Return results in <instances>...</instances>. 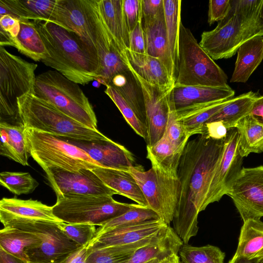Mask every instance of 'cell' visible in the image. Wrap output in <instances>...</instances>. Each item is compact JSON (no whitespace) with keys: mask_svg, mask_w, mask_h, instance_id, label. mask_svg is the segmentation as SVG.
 Instances as JSON below:
<instances>
[{"mask_svg":"<svg viewBox=\"0 0 263 263\" xmlns=\"http://www.w3.org/2000/svg\"><path fill=\"white\" fill-rule=\"evenodd\" d=\"M159 218L157 214L148 206L132 204V207L126 212L100 226L97 229L96 237L115 229Z\"/></svg>","mask_w":263,"mask_h":263,"instance_id":"38","label":"cell"},{"mask_svg":"<svg viewBox=\"0 0 263 263\" xmlns=\"http://www.w3.org/2000/svg\"><path fill=\"white\" fill-rule=\"evenodd\" d=\"M52 207L61 221L101 226L126 212L132 204L118 202L111 196L66 194L57 196Z\"/></svg>","mask_w":263,"mask_h":263,"instance_id":"9","label":"cell"},{"mask_svg":"<svg viewBox=\"0 0 263 263\" xmlns=\"http://www.w3.org/2000/svg\"><path fill=\"white\" fill-rule=\"evenodd\" d=\"M104 21L120 49L124 52L129 48V33L123 11V0H97Z\"/></svg>","mask_w":263,"mask_h":263,"instance_id":"29","label":"cell"},{"mask_svg":"<svg viewBox=\"0 0 263 263\" xmlns=\"http://www.w3.org/2000/svg\"><path fill=\"white\" fill-rule=\"evenodd\" d=\"M235 128L229 130L224 139L223 152L214 172L204 203V209L211 203L218 201L225 195L228 181L237 172L240 158L239 134Z\"/></svg>","mask_w":263,"mask_h":263,"instance_id":"17","label":"cell"},{"mask_svg":"<svg viewBox=\"0 0 263 263\" xmlns=\"http://www.w3.org/2000/svg\"><path fill=\"white\" fill-rule=\"evenodd\" d=\"M17 116L20 124L57 137L97 141L109 138L98 129L89 128L64 114L34 93H28L17 100Z\"/></svg>","mask_w":263,"mask_h":263,"instance_id":"4","label":"cell"},{"mask_svg":"<svg viewBox=\"0 0 263 263\" xmlns=\"http://www.w3.org/2000/svg\"><path fill=\"white\" fill-rule=\"evenodd\" d=\"M123 11L126 26L129 33L142 20L141 0H123Z\"/></svg>","mask_w":263,"mask_h":263,"instance_id":"45","label":"cell"},{"mask_svg":"<svg viewBox=\"0 0 263 263\" xmlns=\"http://www.w3.org/2000/svg\"><path fill=\"white\" fill-rule=\"evenodd\" d=\"M260 18H261L262 22L263 23V0H262V3L261 5V9H260Z\"/></svg>","mask_w":263,"mask_h":263,"instance_id":"59","label":"cell"},{"mask_svg":"<svg viewBox=\"0 0 263 263\" xmlns=\"http://www.w3.org/2000/svg\"><path fill=\"white\" fill-rule=\"evenodd\" d=\"M234 95V90L230 86H174L169 99L174 108L178 110L195 104L228 100Z\"/></svg>","mask_w":263,"mask_h":263,"instance_id":"21","label":"cell"},{"mask_svg":"<svg viewBox=\"0 0 263 263\" xmlns=\"http://www.w3.org/2000/svg\"><path fill=\"white\" fill-rule=\"evenodd\" d=\"M170 106L168 122L164 135L173 145L179 148H184L191 136L178 121L176 109L171 103Z\"/></svg>","mask_w":263,"mask_h":263,"instance_id":"44","label":"cell"},{"mask_svg":"<svg viewBox=\"0 0 263 263\" xmlns=\"http://www.w3.org/2000/svg\"><path fill=\"white\" fill-rule=\"evenodd\" d=\"M24 133L30 156L45 172L51 168L78 172L102 167L83 149L57 137L30 128H25Z\"/></svg>","mask_w":263,"mask_h":263,"instance_id":"7","label":"cell"},{"mask_svg":"<svg viewBox=\"0 0 263 263\" xmlns=\"http://www.w3.org/2000/svg\"><path fill=\"white\" fill-rule=\"evenodd\" d=\"M0 184L16 195L30 194L39 185L30 173L26 172H3L0 174Z\"/></svg>","mask_w":263,"mask_h":263,"instance_id":"40","label":"cell"},{"mask_svg":"<svg viewBox=\"0 0 263 263\" xmlns=\"http://www.w3.org/2000/svg\"><path fill=\"white\" fill-rule=\"evenodd\" d=\"M232 199L245 221L263 217V165L242 167L228 181L225 195Z\"/></svg>","mask_w":263,"mask_h":263,"instance_id":"12","label":"cell"},{"mask_svg":"<svg viewBox=\"0 0 263 263\" xmlns=\"http://www.w3.org/2000/svg\"><path fill=\"white\" fill-rule=\"evenodd\" d=\"M230 99L198 103L176 110L177 119L191 137L201 135L204 125Z\"/></svg>","mask_w":263,"mask_h":263,"instance_id":"27","label":"cell"},{"mask_svg":"<svg viewBox=\"0 0 263 263\" xmlns=\"http://www.w3.org/2000/svg\"><path fill=\"white\" fill-rule=\"evenodd\" d=\"M153 236L135 243L101 248L88 251L86 263H127L135 252L149 243Z\"/></svg>","mask_w":263,"mask_h":263,"instance_id":"35","label":"cell"},{"mask_svg":"<svg viewBox=\"0 0 263 263\" xmlns=\"http://www.w3.org/2000/svg\"><path fill=\"white\" fill-rule=\"evenodd\" d=\"M4 227H10L34 234L42 241L40 247L25 253L29 263H53L82 247L70 239L55 222L14 218L1 220Z\"/></svg>","mask_w":263,"mask_h":263,"instance_id":"10","label":"cell"},{"mask_svg":"<svg viewBox=\"0 0 263 263\" xmlns=\"http://www.w3.org/2000/svg\"><path fill=\"white\" fill-rule=\"evenodd\" d=\"M70 142L87 153L103 167L128 172L134 166L133 154L125 147L109 138L97 141L71 139Z\"/></svg>","mask_w":263,"mask_h":263,"instance_id":"19","label":"cell"},{"mask_svg":"<svg viewBox=\"0 0 263 263\" xmlns=\"http://www.w3.org/2000/svg\"><path fill=\"white\" fill-rule=\"evenodd\" d=\"M129 50L140 54H146V43L142 20H140L134 29L129 32Z\"/></svg>","mask_w":263,"mask_h":263,"instance_id":"47","label":"cell"},{"mask_svg":"<svg viewBox=\"0 0 263 263\" xmlns=\"http://www.w3.org/2000/svg\"><path fill=\"white\" fill-rule=\"evenodd\" d=\"M229 129L220 122H212L206 123L204 125L202 134L209 138L215 139H224L227 136Z\"/></svg>","mask_w":263,"mask_h":263,"instance_id":"50","label":"cell"},{"mask_svg":"<svg viewBox=\"0 0 263 263\" xmlns=\"http://www.w3.org/2000/svg\"><path fill=\"white\" fill-rule=\"evenodd\" d=\"M59 229L71 240L81 247H87L95 238V226L83 223H58Z\"/></svg>","mask_w":263,"mask_h":263,"instance_id":"43","label":"cell"},{"mask_svg":"<svg viewBox=\"0 0 263 263\" xmlns=\"http://www.w3.org/2000/svg\"><path fill=\"white\" fill-rule=\"evenodd\" d=\"M89 5L99 59L97 81L107 86L115 75L130 71L129 62L126 52L120 49L108 30L100 11L97 0H89Z\"/></svg>","mask_w":263,"mask_h":263,"instance_id":"13","label":"cell"},{"mask_svg":"<svg viewBox=\"0 0 263 263\" xmlns=\"http://www.w3.org/2000/svg\"><path fill=\"white\" fill-rule=\"evenodd\" d=\"M104 92L117 106L126 121L136 133L146 141V125L140 120L127 101L116 89L110 85L106 86Z\"/></svg>","mask_w":263,"mask_h":263,"instance_id":"41","label":"cell"},{"mask_svg":"<svg viewBox=\"0 0 263 263\" xmlns=\"http://www.w3.org/2000/svg\"><path fill=\"white\" fill-rule=\"evenodd\" d=\"M87 247H82L71 252L61 260L53 263H86Z\"/></svg>","mask_w":263,"mask_h":263,"instance_id":"52","label":"cell"},{"mask_svg":"<svg viewBox=\"0 0 263 263\" xmlns=\"http://www.w3.org/2000/svg\"><path fill=\"white\" fill-rule=\"evenodd\" d=\"M163 8V0H141L142 22L155 19Z\"/></svg>","mask_w":263,"mask_h":263,"instance_id":"48","label":"cell"},{"mask_svg":"<svg viewBox=\"0 0 263 263\" xmlns=\"http://www.w3.org/2000/svg\"><path fill=\"white\" fill-rule=\"evenodd\" d=\"M160 263H181L178 254H173L160 261Z\"/></svg>","mask_w":263,"mask_h":263,"instance_id":"55","label":"cell"},{"mask_svg":"<svg viewBox=\"0 0 263 263\" xmlns=\"http://www.w3.org/2000/svg\"><path fill=\"white\" fill-rule=\"evenodd\" d=\"M149 160L152 167L148 170L134 165L128 172L141 190L148 207L170 225L179 201L181 183L177 173L167 171L154 160Z\"/></svg>","mask_w":263,"mask_h":263,"instance_id":"8","label":"cell"},{"mask_svg":"<svg viewBox=\"0 0 263 263\" xmlns=\"http://www.w3.org/2000/svg\"><path fill=\"white\" fill-rule=\"evenodd\" d=\"M256 93L249 91L231 99L206 123L220 122L228 129L235 128L238 122L249 115Z\"/></svg>","mask_w":263,"mask_h":263,"instance_id":"33","label":"cell"},{"mask_svg":"<svg viewBox=\"0 0 263 263\" xmlns=\"http://www.w3.org/2000/svg\"><path fill=\"white\" fill-rule=\"evenodd\" d=\"M239 134V153L242 158L263 152V124L248 115L235 126Z\"/></svg>","mask_w":263,"mask_h":263,"instance_id":"34","label":"cell"},{"mask_svg":"<svg viewBox=\"0 0 263 263\" xmlns=\"http://www.w3.org/2000/svg\"><path fill=\"white\" fill-rule=\"evenodd\" d=\"M179 255L183 263H224L225 253L217 247H195L184 243Z\"/></svg>","mask_w":263,"mask_h":263,"instance_id":"39","label":"cell"},{"mask_svg":"<svg viewBox=\"0 0 263 263\" xmlns=\"http://www.w3.org/2000/svg\"><path fill=\"white\" fill-rule=\"evenodd\" d=\"M42 241L31 233L10 227L0 231V247L8 253L28 261L25 251L40 247Z\"/></svg>","mask_w":263,"mask_h":263,"instance_id":"32","label":"cell"},{"mask_svg":"<svg viewBox=\"0 0 263 263\" xmlns=\"http://www.w3.org/2000/svg\"><path fill=\"white\" fill-rule=\"evenodd\" d=\"M14 218L61 222L53 214L52 207L41 201L3 198L0 201V220Z\"/></svg>","mask_w":263,"mask_h":263,"instance_id":"23","label":"cell"},{"mask_svg":"<svg viewBox=\"0 0 263 263\" xmlns=\"http://www.w3.org/2000/svg\"><path fill=\"white\" fill-rule=\"evenodd\" d=\"M144 31L146 54L159 59L165 67L171 80L175 83L176 71L168 49L164 8L155 19L142 22Z\"/></svg>","mask_w":263,"mask_h":263,"instance_id":"20","label":"cell"},{"mask_svg":"<svg viewBox=\"0 0 263 263\" xmlns=\"http://www.w3.org/2000/svg\"><path fill=\"white\" fill-rule=\"evenodd\" d=\"M0 17V29L10 35L12 43V40L17 36L20 32V21L10 15H5Z\"/></svg>","mask_w":263,"mask_h":263,"instance_id":"49","label":"cell"},{"mask_svg":"<svg viewBox=\"0 0 263 263\" xmlns=\"http://www.w3.org/2000/svg\"><path fill=\"white\" fill-rule=\"evenodd\" d=\"M20 30L12 40L13 47L36 62L41 61L47 53V50L36 25L29 20H20Z\"/></svg>","mask_w":263,"mask_h":263,"instance_id":"31","label":"cell"},{"mask_svg":"<svg viewBox=\"0 0 263 263\" xmlns=\"http://www.w3.org/2000/svg\"><path fill=\"white\" fill-rule=\"evenodd\" d=\"M0 135V154L16 162L15 156L10 144L8 134L6 130L1 127Z\"/></svg>","mask_w":263,"mask_h":263,"instance_id":"51","label":"cell"},{"mask_svg":"<svg viewBox=\"0 0 263 263\" xmlns=\"http://www.w3.org/2000/svg\"><path fill=\"white\" fill-rule=\"evenodd\" d=\"M129 67L141 87L146 114L147 145L152 147L164 135L170 111L169 96L172 89L163 90L144 80Z\"/></svg>","mask_w":263,"mask_h":263,"instance_id":"15","label":"cell"},{"mask_svg":"<svg viewBox=\"0 0 263 263\" xmlns=\"http://www.w3.org/2000/svg\"><path fill=\"white\" fill-rule=\"evenodd\" d=\"M252 260V263H263V257L254 258Z\"/></svg>","mask_w":263,"mask_h":263,"instance_id":"57","label":"cell"},{"mask_svg":"<svg viewBox=\"0 0 263 263\" xmlns=\"http://www.w3.org/2000/svg\"><path fill=\"white\" fill-rule=\"evenodd\" d=\"M45 173L56 196L68 194L112 196L117 194L106 185L91 170L70 172L51 168Z\"/></svg>","mask_w":263,"mask_h":263,"instance_id":"16","label":"cell"},{"mask_svg":"<svg viewBox=\"0 0 263 263\" xmlns=\"http://www.w3.org/2000/svg\"><path fill=\"white\" fill-rule=\"evenodd\" d=\"M249 115L258 123L263 124V96L256 98Z\"/></svg>","mask_w":263,"mask_h":263,"instance_id":"53","label":"cell"},{"mask_svg":"<svg viewBox=\"0 0 263 263\" xmlns=\"http://www.w3.org/2000/svg\"><path fill=\"white\" fill-rule=\"evenodd\" d=\"M145 263H160V260H158V259H153Z\"/></svg>","mask_w":263,"mask_h":263,"instance_id":"58","label":"cell"},{"mask_svg":"<svg viewBox=\"0 0 263 263\" xmlns=\"http://www.w3.org/2000/svg\"><path fill=\"white\" fill-rule=\"evenodd\" d=\"M0 127L7 132L10 146L16 158V162L28 166V158L30 156L25 136V128L20 124L15 125L5 121H1Z\"/></svg>","mask_w":263,"mask_h":263,"instance_id":"42","label":"cell"},{"mask_svg":"<svg viewBox=\"0 0 263 263\" xmlns=\"http://www.w3.org/2000/svg\"><path fill=\"white\" fill-rule=\"evenodd\" d=\"M33 22L47 50L41 62L78 84L97 81L98 62L73 33L51 22Z\"/></svg>","mask_w":263,"mask_h":263,"instance_id":"2","label":"cell"},{"mask_svg":"<svg viewBox=\"0 0 263 263\" xmlns=\"http://www.w3.org/2000/svg\"><path fill=\"white\" fill-rule=\"evenodd\" d=\"M126 53L132 68L144 80L163 90H170L174 87L175 83L159 59L129 49L126 50Z\"/></svg>","mask_w":263,"mask_h":263,"instance_id":"25","label":"cell"},{"mask_svg":"<svg viewBox=\"0 0 263 263\" xmlns=\"http://www.w3.org/2000/svg\"><path fill=\"white\" fill-rule=\"evenodd\" d=\"M57 0H0V16L10 15L19 20L50 21Z\"/></svg>","mask_w":263,"mask_h":263,"instance_id":"24","label":"cell"},{"mask_svg":"<svg viewBox=\"0 0 263 263\" xmlns=\"http://www.w3.org/2000/svg\"><path fill=\"white\" fill-rule=\"evenodd\" d=\"M224 139L199 135L189 140L182 153L177 170L181 190L172 222L184 243L197 234L198 216L205 210L204 203L223 152Z\"/></svg>","mask_w":263,"mask_h":263,"instance_id":"1","label":"cell"},{"mask_svg":"<svg viewBox=\"0 0 263 263\" xmlns=\"http://www.w3.org/2000/svg\"><path fill=\"white\" fill-rule=\"evenodd\" d=\"M34 94L82 124L97 129L93 107L79 84L55 70H48L36 77Z\"/></svg>","mask_w":263,"mask_h":263,"instance_id":"5","label":"cell"},{"mask_svg":"<svg viewBox=\"0 0 263 263\" xmlns=\"http://www.w3.org/2000/svg\"><path fill=\"white\" fill-rule=\"evenodd\" d=\"M108 187L117 194L126 197L141 205L148 206L139 186L128 172L103 167L92 170Z\"/></svg>","mask_w":263,"mask_h":263,"instance_id":"26","label":"cell"},{"mask_svg":"<svg viewBox=\"0 0 263 263\" xmlns=\"http://www.w3.org/2000/svg\"><path fill=\"white\" fill-rule=\"evenodd\" d=\"M228 263H252V260L234 254Z\"/></svg>","mask_w":263,"mask_h":263,"instance_id":"56","label":"cell"},{"mask_svg":"<svg viewBox=\"0 0 263 263\" xmlns=\"http://www.w3.org/2000/svg\"><path fill=\"white\" fill-rule=\"evenodd\" d=\"M235 255L249 259L263 257V222L260 219L243 221Z\"/></svg>","mask_w":263,"mask_h":263,"instance_id":"30","label":"cell"},{"mask_svg":"<svg viewBox=\"0 0 263 263\" xmlns=\"http://www.w3.org/2000/svg\"><path fill=\"white\" fill-rule=\"evenodd\" d=\"M228 77L202 48L191 31L180 24L179 58L174 86L225 87Z\"/></svg>","mask_w":263,"mask_h":263,"instance_id":"6","label":"cell"},{"mask_svg":"<svg viewBox=\"0 0 263 263\" xmlns=\"http://www.w3.org/2000/svg\"><path fill=\"white\" fill-rule=\"evenodd\" d=\"M183 244L173 228L167 226L149 243L137 250L127 263H145L153 259L160 261L173 254H178Z\"/></svg>","mask_w":263,"mask_h":263,"instance_id":"22","label":"cell"},{"mask_svg":"<svg viewBox=\"0 0 263 263\" xmlns=\"http://www.w3.org/2000/svg\"><path fill=\"white\" fill-rule=\"evenodd\" d=\"M0 263H29L8 253L0 247Z\"/></svg>","mask_w":263,"mask_h":263,"instance_id":"54","label":"cell"},{"mask_svg":"<svg viewBox=\"0 0 263 263\" xmlns=\"http://www.w3.org/2000/svg\"><path fill=\"white\" fill-rule=\"evenodd\" d=\"M181 0H163L168 49L176 73L179 58L181 22Z\"/></svg>","mask_w":263,"mask_h":263,"instance_id":"36","label":"cell"},{"mask_svg":"<svg viewBox=\"0 0 263 263\" xmlns=\"http://www.w3.org/2000/svg\"><path fill=\"white\" fill-rule=\"evenodd\" d=\"M36 64L13 54L0 46V112L17 115V100L28 93H34Z\"/></svg>","mask_w":263,"mask_h":263,"instance_id":"11","label":"cell"},{"mask_svg":"<svg viewBox=\"0 0 263 263\" xmlns=\"http://www.w3.org/2000/svg\"><path fill=\"white\" fill-rule=\"evenodd\" d=\"M237 52L230 82L245 83L263 60V37L251 39L242 44Z\"/></svg>","mask_w":263,"mask_h":263,"instance_id":"28","label":"cell"},{"mask_svg":"<svg viewBox=\"0 0 263 263\" xmlns=\"http://www.w3.org/2000/svg\"><path fill=\"white\" fill-rule=\"evenodd\" d=\"M184 149L173 145L164 135L153 146L147 145L146 158L154 160L166 171L177 173Z\"/></svg>","mask_w":263,"mask_h":263,"instance_id":"37","label":"cell"},{"mask_svg":"<svg viewBox=\"0 0 263 263\" xmlns=\"http://www.w3.org/2000/svg\"><path fill=\"white\" fill-rule=\"evenodd\" d=\"M231 7V0H210L209 3L208 23L211 25L224 19Z\"/></svg>","mask_w":263,"mask_h":263,"instance_id":"46","label":"cell"},{"mask_svg":"<svg viewBox=\"0 0 263 263\" xmlns=\"http://www.w3.org/2000/svg\"><path fill=\"white\" fill-rule=\"evenodd\" d=\"M166 224L160 218L115 229L96 237L87 246L88 251L110 247L129 245L157 234Z\"/></svg>","mask_w":263,"mask_h":263,"instance_id":"18","label":"cell"},{"mask_svg":"<svg viewBox=\"0 0 263 263\" xmlns=\"http://www.w3.org/2000/svg\"><path fill=\"white\" fill-rule=\"evenodd\" d=\"M262 0H231L229 14L213 30L202 32L200 46L213 60L228 59L247 41L262 36Z\"/></svg>","mask_w":263,"mask_h":263,"instance_id":"3","label":"cell"},{"mask_svg":"<svg viewBox=\"0 0 263 263\" xmlns=\"http://www.w3.org/2000/svg\"><path fill=\"white\" fill-rule=\"evenodd\" d=\"M73 33L97 61L99 59L89 0H57L50 21Z\"/></svg>","mask_w":263,"mask_h":263,"instance_id":"14","label":"cell"}]
</instances>
